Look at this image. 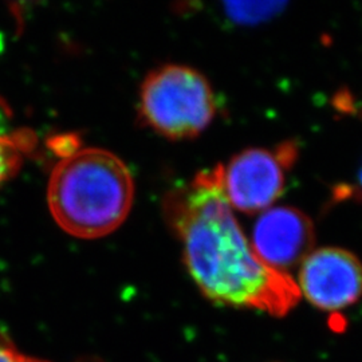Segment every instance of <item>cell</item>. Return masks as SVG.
I'll return each mask as SVG.
<instances>
[{"label":"cell","instance_id":"6da1fadb","mask_svg":"<svg viewBox=\"0 0 362 362\" xmlns=\"http://www.w3.org/2000/svg\"><path fill=\"white\" fill-rule=\"evenodd\" d=\"M164 218L191 278L209 300L285 317L300 299L296 279L263 263L224 194L223 165L202 170L165 194Z\"/></svg>","mask_w":362,"mask_h":362},{"label":"cell","instance_id":"7a4b0ae2","mask_svg":"<svg viewBox=\"0 0 362 362\" xmlns=\"http://www.w3.org/2000/svg\"><path fill=\"white\" fill-rule=\"evenodd\" d=\"M133 199L134 181L128 165L100 148H79L61 158L47 184L52 218L79 239L115 233L129 216Z\"/></svg>","mask_w":362,"mask_h":362},{"label":"cell","instance_id":"3957f363","mask_svg":"<svg viewBox=\"0 0 362 362\" xmlns=\"http://www.w3.org/2000/svg\"><path fill=\"white\" fill-rule=\"evenodd\" d=\"M216 112V95L207 78L192 67L161 66L144 79L140 119L168 140L197 137L207 129Z\"/></svg>","mask_w":362,"mask_h":362},{"label":"cell","instance_id":"277c9868","mask_svg":"<svg viewBox=\"0 0 362 362\" xmlns=\"http://www.w3.org/2000/svg\"><path fill=\"white\" fill-rule=\"evenodd\" d=\"M297 155V145L287 141L274 149L251 148L233 156L223 165L224 194L233 209L255 215L272 208L284 194Z\"/></svg>","mask_w":362,"mask_h":362},{"label":"cell","instance_id":"5b68a950","mask_svg":"<svg viewBox=\"0 0 362 362\" xmlns=\"http://www.w3.org/2000/svg\"><path fill=\"white\" fill-rule=\"evenodd\" d=\"M298 290L321 311L345 310L362 297V262L341 247L314 248L298 272Z\"/></svg>","mask_w":362,"mask_h":362},{"label":"cell","instance_id":"8992f818","mask_svg":"<svg viewBox=\"0 0 362 362\" xmlns=\"http://www.w3.org/2000/svg\"><path fill=\"white\" fill-rule=\"evenodd\" d=\"M314 240L310 218L297 208L281 206L259 214L250 243L263 263L288 274L314 250Z\"/></svg>","mask_w":362,"mask_h":362},{"label":"cell","instance_id":"52a82bcc","mask_svg":"<svg viewBox=\"0 0 362 362\" xmlns=\"http://www.w3.org/2000/svg\"><path fill=\"white\" fill-rule=\"evenodd\" d=\"M35 145L34 132L13 127L11 106L0 97V188L21 170Z\"/></svg>","mask_w":362,"mask_h":362},{"label":"cell","instance_id":"ba28073f","mask_svg":"<svg viewBox=\"0 0 362 362\" xmlns=\"http://www.w3.org/2000/svg\"><path fill=\"white\" fill-rule=\"evenodd\" d=\"M226 16L238 25H252L272 18L284 7L282 3H224Z\"/></svg>","mask_w":362,"mask_h":362},{"label":"cell","instance_id":"9c48e42d","mask_svg":"<svg viewBox=\"0 0 362 362\" xmlns=\"http://www.w3.org/2000/svg\"><path fill=\"white\" fill-rule=\"evenodd\" d=\"M0 362H49L18 349L13 339L0 332Z\"/></svg>","mask_w":362,"mask_h":362},{"label":"cell","instance_id":"30bf717a","mask_svg":"<svg viewBox=\"0 0 362 362\" xmlns=\"http://www.w3.org/2000/svg\"><path fill=\"white\" fill-rule=\"evenodd\" d=\"M358 180H360V184H361L362 187V167L361 169H360V173H358Z\"/></svg>","mask_w":362,"mask_h":362}]
</instances>
